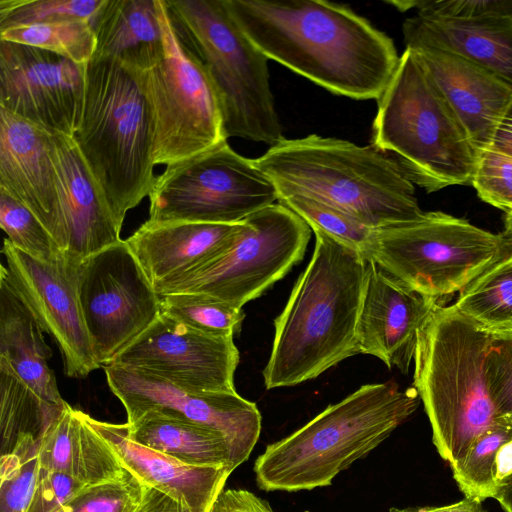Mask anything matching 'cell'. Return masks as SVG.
<instances>
[{
    "label": "cell",
    "instance_id": "obj_26",
    "mask_svg": "<svg viewBox=\"0 0 512 512\" xmlns=\"http://www.w3.org/2000/svg\"><path fill=\"white\" fill-rule=\"evenodd\" d=\"M38 321L0 278V367L9 369L45 401L63 405L56 378L48 366L52 351Z\"/></svg>",
    "mask_w": 512,
    "mask_h": 512
},
{
    "label": "cell",
    "instance_id": "obj_33",
    "mask_svg": "<svg viewBox=\"0 0 512 512\" xmlns=\"http://www.w3.org/2000/svg\"><path fill=\"white\" fill-rule=\"evenodd\" d=\"M512 437V420L501 418L479 435L465 454L451 464L453 478L466 498H494L493 468L499 447Z\"/></svg>",
    "mask_w": 512,
    "mask_h": 512
},
{
    "label": "cell",
    "instance_id": "obj_44",
    "mask_svg": "<svg viewBox=\"0 0 512 512\" xmlns=\"http://www.w3.org/2000/svg\"><path fill=\"white\" fill-rule=\"evenodd\" d=\"M138 512H192L187 505L169 495L146 486L144 499Z\"/></svg>",
    "mask_w": 512,
    "mask_h": 512
},
{
    "label": "cell",
    "instance_id": "obj_2",
    "mask_svg": "<svg viewBox=\"0 0 512 512\" xmlns=\"http://www.w3.org/2000/svg\"><path fill=\"white\" fill-rule=\"evenodd\" d=\"M309 264L274 321L266 389L312 380L359 354L358 319L370 260L318 230Z\"/></svg>",
    "mask_w": 512,
    "mask_h": 512
},
{
    "label": "cell",
    "instance_id": "obj_9",
    "mask_svg": "<svg viewBox=\"0 0 512 512\" xmlns=\"http://www.w3.org/2000/svg\"><path fill=\"white\" fill-rule=\"evenodd\" d=\"M156 6L160 53L149 66L134 70L152 118L154 164L168 166L227 138L220 100L204 64L181 37L166 0H156Z\"/></svg>",
    "mask_w": 512,
    "mask_h": 512
},
{
    "label": "cell",
    "instance_id": "obj_45",
    "mask_svg": "<svg viewBox=\"0 0 512 512\" xmlns=\"http://www.w3.org/2000/svg\"><path fill=\"white\" fill-rule=\"evenodd\" d=\"M512 480V437L498 449L493 468L495 495ZM494 495V497H495Z\"/></svg>",
    "mask_w": 512,
    "mask_h": 512
},
{
    "label": "cell",
    "instance_id": "obj_16",
    "mask_svg": "<svg viewBox=\"0 0 512 512\" xmlns=\"http://www.w3.org/2000/svg\"><path fill=\"white\" fill-rule=\"evenodd\" d=\"M87 64L0 40V108L72 136L84 105Z\"/></svg>",
    "mask_w": 512,
    "mask_h": 512
},
{
    "label": "cell",
    "instance_id": "obj_38",
    "mask_svg": "<svg viewBox=\"0 0 512 512\" xmlns=\"http://www.w3.org/2000/svg\"><path fill=\"white\" fill-rule=\"evenodd\" d=\"M488 394L499 419L512 417V327L490 331L485 356Z\"/></svg>",
    "mask_w": 512,
    "mask_h": 512
},
{
    "label": "cell",
    "instance_id": "obj_7",
    "mask_svg": "<svg viewBox=\"0 0 512 512\" xmlns=\"http://www.w3.org/2000/svg\"><path fill=\"white\" fill-rule=\"evenodd\" d=\"M373 143L426 192L471 183L479 152L424 65L409 48L377 99Z\"/></svg>",
    "mask_w": 512,
    "mask_h": 512
},
{
    "label": "cell",
    "instance_id": "obj_48",
    "mask_svg": "<svg viewBox=\"0 0 512 512\" xmlns=\"http://www.w3.org/2000/svg\"><path fill=\"white\" fill-rule=\"evenodd\" d=\"M493 499L498 501L504 512H512V480Z\"/></svg>",
    "mask_w": 512,
    "mask_h": 512
},
{
    "label": "cell",
    "instance_id": "obj_52",
    "mask_svg": "<svg viewBox=\"0 0 512 512\" xmlns=\"http://www.w3.org/2000/svg\"><path fill=\"white\" fill-rule=\"evenodd\" d=\"M56 512H66L62 507L58 509Z\"/></svg>",
    "mask_w": 512,
    "mask_h": 512
},
{
    "label": "cell",
    "instance_id": "obj_43",
    "mask_svg": "<svg viewBox=\"0 0 512 512\" xmlns=\"http://www.w3.org/2000/svg\"><path fill=\"white\" fill-rule=\"evenodd\" d=\"M209 512H274L270 504L245 489L222 490Z\"/></svg>",
    "mask_w": 512,
    "mask_h": 512
},
{
    "label": "cell",
    "instance_id": "obj_42",
    "mask_svg": "<svg viewBox=\"0 0 512 512\" xmlns=\"http://www.w3.org/2000/svg\"><path fill=\"white\" fill-rule=\"evenodd\" d=\"M85 487L69 475L40 467L36 488L26 512H56Z\"/></svg>",
    "mask_w": 512,
    "mask_h": 512
},
{
    "label": "cell",
    "instance_id": "obj_4",
    "mask_svg": "<svg viewBox=\"0 0 512 512\" xmlns=\"http://www.w3.org/2000/svg\"><path fill=\"white\" fill-rule=\"evenodd\" d=\"M415 389L393 381L365 384L287 437L267 445L254 462L258 487L297 492L327 487L364 458L417 409Z\"/></svg>",
    "mask_w": 512,
    "mask_h": 512
},
{
    "label": "cell",
    "instance_id": "obj_27",
    "mask_svg": "<svg viewBox=\"0 0 512 512\" xmlns=\"http://www.w3.org/2000/svg\"><path fill=\"white\" fill-rule=\"evenodd\" d=\"M93 28L96 48L92 60H115L126 67L143 69L161 50L156 0H105Z\"/></svg>",
    "mask_w": 512,
    "mask_h": 512
},
{
    "label": "cell",
    "instance_id": "obj_19",
    "mask_svg": "<svg viewBox=\"0 0 512 512\" xmlns=\"http://www.w3.org/2000/svg\"><path fill=\"white\" fill-rule=\"evenodd\" d=\"M438 303L370 261L358 319L359 354L375 356L406 374L419 334Z\"/></svg>",
    "mask_w": 512,
    "mask_h": 512
},
{
    "label": "cell",
    "instance_id": "obj_22",
    "mask_svg": "<svg viewBox=\"0 0 512 512\" xmlns=\"http://www.w3.org/2000/svg\"><path fill=\"white\" fill-rule=\"evenodd\" d=\"M68 234L65 257L75 262L121 240L103 194L72 136L54 134Z\"/></svg>",
    "mask_w": 512,
    "mask_h": 512
},
{
    "label": "cell",
    "instance_id": "obj_3",
    "mask_svg": "<svg viewBox=\"0 0 512 512\" xmlns=\"http://www.w3.org/2000/svg\"><path fill=\"white\" fill-rule=\"evenodd\" d=\"M253 162L277 191L315 197L373 229L424 214L414 184L395 158L372 144L316 134L283 138Z\"/></svg>",
    "mask_w": 512,
    "mask_h": 512
},
{
    "label": "cell",
    "instance_id": "obj_35",
    "mask_svg": "<svg viewBox=\"0 0 512 512\" xmlns=\"http://www.w3.org/2000/svg\"><path fill=\"white\" fill-rule=\"evenodd\" d=\"M0 225L12 245L35 259L55 262L65 256L37 216L1 191Z\"/></svg>",
    "mask_w": 512,
    "mask_h": 512
},
{
    "label": "cell",
    "instance_id": "obj_39",
    "mask_svg": "<svg viewBox=\"0 0 512 512\" xmlns=\"http://www.w3.org/2000/svg\"><path fill=\"white\" fill-rule=\"evenodd\" d=\"M146 485L132 476L123 481L87 486L62 508L66 512H138Z\"/></svg>",
    "mask_w": 512,
    "mask_h": 512
},
{
    "label": "cell",
    "instance_id": "obj_23",
    "mask_svg": "<svg viewBox=\"0 0 512 512\" xmlns=\"http://www.w3.org/2000/svg\"><path fill=\"white\" fill-rule=\"evenodd\" d=\"M406 47L443 49L485 68L512 88V16L474 20L415 16L402 24Z\"/></svg>",
    "mask_w": 512,
    "mask_h": 512
},
{
    "label": "cell",
    "instance_id": "obj_24",
    "mask_svg": "<svg viewBox=\"0 0 512 512\" xmlns=\"http://www.w3.org/2000/svg\"><path fill=\"white\" fill-rule=\"evenodd\" d=\"M239 226L240 222L211 224L147 220L126 242L154 285L214 256L232 240Z\"/></svg>",
    "mask_w": 512,
    "mask_h": 512
},
{
    "label": "cell",
    "instance_id": "obj_20",
    "mask_svg": "<svg viewBox=\"0 0 512 512\" xmlns=\"http://www.w3.org/2000/svg\"><path fill=\"white\" fill-rule=\"evenodd\" d=\"M415 52L480 153L490 148L495 131L512 105V88L474 62L452 52L406 47Z\"/></svg>",
    "mask_w": 512,
    "mask_h": 512
},
{
    "label": "cell",
    "instance_id": "obj_8",
    "mask_svg": "<svg viewBox=\"0 0 512 512\" xmlns=\"http://www.w3.org/2000/svg\"><path fill=\"white\" fill-rule=\"evenodd\" d=\"M181 37L217 91L226 138L270 146L284 138L271 91L268 58L231 17L225 0H168Z\"/></svg>",
    "mask_w": 512,
    "mask_h": 512
},
{
    "label": "cell",
    "instance_id": "obj_34",
    "mask_svg": "<svg viewBox=\"0 0 512 512\" xmlns=\"http://www.w3.org/2000/svg\"><path fill=\"white\" fill-rule=\"evenodd\" d=\"M160 299L161 313L209 336L233 337L245 318L242 309L202 293H172Z\"/></svg>",
    "mask_w": 512,
    "mask_h": 512
},
{
    "label": "cell",
    "instance_id": "obj_46",
    "mask_svg": "<svg viewBox=\"0 0 512 512\" xmlns=\"http://www.w3.org/2000/svg\"><path fill=\"white\" fill-rule=\"evenodd\" d=\"M489 149L512 158V105L500 121Z\"/></svg>",
    "mask_w": 512,
    "mask_h": 512
},
{
    "label": "cell",
    "instance_id": "obj_12",
    "mask_svg": "<svg viewBox=\"0 0 512 512\" xmlns=\"http://www.w3.org/2000/svg\"><path fill=\"white\" fill-rule=\"evenodd\" d=\"M149 198V221L236 224L275 203L273 182L227 140L166 166Z\"/></svg>",
    "mask_w": 512,
    "mask_h": 512
},
{
    "label": "cell",
    "instance_id": "obj_5",
    "mask_svg": "<svg viewBox=\"0 0 512 512\" xmlns=\"http://www.w3.org/2000/svg\"><path fill=\"white\" fill-rule=\"evenodd\" d=\"M121 230L156 177L153 124L137 72L115 60L87 64L85 99L72 135Z\"/></svg>",
    "mask_w": 512,
    "mask_h": 512
},
{
    "label": "cell",
    "instance_id": "obj_50",
    "mask_svg": "<svg viewBox=\"0 0 512 512\" xmlns=\"http://www.w3.org/2000/svg\"><path fill=\"white\" fill-rule=\"evenodd\" d=\"M504 224V233L512 236V212L506 214Z\"/></svg>",
    "mask_w": 512,
    "mask_h": 512
},
{
    "label": "cell",
    "instance_id": "obj_25",
    "mask_svg": "<svg viewBox=\"0 0 512 512\" xmlns=\"http://www.w3.org/2000/svg\"><path fill=\"white\" fill-rule=\"evenodd\" d=\"M37 456L42 469L69 475L85 486L133 476L88 423L87 414L68 403L41 438Z\"/></svg>",
    "mask_w": 512,
    "mask_h": 512
},
{
    "label": "cell",
    "instance_id": "obj_28",
    "mask_svg": "<svg viewBox=\"0 0 512 512\" xmlns=\"http://www.w3.org/2000/svg\"><path fill=\"white\" fill-rule=\"evenodd\" d=\"M126 425L133 441L180 462L234 471L224 436L211 428L158 411L146 412Z\"/></svg>",
    "mask_w": 512,
    "mask_h": 512
},
{
    "label": "cell",
    "instance_id": "obj_10",
    "mask_svg": "<svg viewBox=\"0 0 512 512\" xmlns=\"http://www.w3.org/2000/svg\"><path fill=\"white\" fill-rule=\"evenodd\" d=\"M494 234L440 211L375 230L367 259L411 289L439 299L460 292L504 254Z\"/></svg>",
    "mask_w": 512,
    "mask_h": 512
},
{
    "label": "cell",
    "instance_id": "obj_18",
    "mask_svg": "<svg viewBox=\"0 0 512 512\" xmlns=\"http://www.w3.org/2000/svg\"><path fill=\"white\" fill-rule=\"evenodd\" d=\"M0 191L30 209L65 254L68 234L54 134L2 108Z\"/></svg>",
    "mask_w": 512,
    "mask_h": 512
},
{
    "label": "cell",
    "instance_id": "obj_14",
    "mask_svg": "<svg viewBox=\"0 0 512 512\" xmlns=\"http://www.w3.org/2000/svg\"><path fill=\"white\" fill-rule=\"evenodd\" d=\"M111 392L121 401L127 422L158 411L211 428L227 442L232 469L245 462L261 432L256 404L233 392H192L153 375L118 365L104 366Z\"/></svg>",
    "mask_w": 512,
    "mask_h": 512
},
{
    "label": "cell",
    "instance_id": "obj_36",
    "mask_svg": "<svg viewBox=\"0 0 512 512\" xmlns=\"http://www.w3.org/2000/svg\"><path fill=\"white\" fill-rule=\"evenodd\" d=\"M38 445L24 440L0 460V512H26L39 475Z\"/></svg>",
    "mask_w": 512,
    "mask_h": 512
},
{
    "label": "cell",
    "instance_id": "obj_30",
    "mask_svg": "<svg viewBox=\"0 0 512 512\" xmlns=\"http://www.w3.org/2000/svg\"><path fill=\"white\" fill-rule=\"evenodd\" d=\"M453 305L488 331L512 327V265L505 252L459 292Z\"/></svg>",
    "mask_w": 512,
    "mask_h": 512
},
{
    "label": "cell",
    "instance_id": "obj_47",
    "mask_svg": "<svg viewBox=\"0 0 512 512\" xmlns=\"http://www.w3.org/2000/svg\"><path fill=\"white\" fill-rule=\"evenodd\" d=\"M399 510L400 512H486L482 506V502L466 497L459 502L446 506L409 507L404 509L399 508Z\"/></svg>",
    "mask_w": 512,
    "mask_h": 512
},
{
    "label": "cell",
    "instance_id": "obj_31",
    "mask_svg": "<svg viewBox=\"0 0 512 512\" xmlns=\"http://www.w3.org/2000/svg\"><path fill=\"white\" fill-rule=\"evenodd\" d=\"M0 40L46 50L78 64L89 63L96 48L93 25L82 19L6 27L0 29Z\"/></svg>",
    "mask_w": 512,
    "mask_h": 512
},
{
    "label": "cell",
    "instance_id": "obj_32",
    "mask_svg": "<svg viewBox=\"0 0 512 512\" xmlns=\"http://www.w3.org/2000/svg\"><path fill=\"white\" fill-rule=\"evenodd\" d=\"M280 203L318 230L367 256L375 230L346 211L298 192L277 191ZM367 258V257H366Z\"/></svg>",
    "mask_w": 512,
    "mask_h": 512
},
{
    "label": "cell",
    "instance_id": "obj_1",
    "mask_svg": "<svg viewBox=\"0 0 512 512\" xmlns=\"http://www.w3.org/2000/svg\"><path fill=\"white\" fill-rule=\"evenodd\" d=\"M268 58L331 93L378 99L400 56L393 40L350 7L325 0H225Z\"/></svg>",
    "mask_w": 512,
    "mask_h": 512
},
{
    "label": "cell",
    "instance_id": "obj_21",
    "mask_svg": "<svg viewBox=\"0 0 512 512\" xmlns=\"http://www.w3.org/2000/svg\"><path fill=\"white\" fill-rule=\"evenodd\" d=\"M88 423L106 441L122 466L144 485L184 503L192 512H209L232 473L227 467H199L133 441L125 424Z\"/></svg>",
    "mask_w": 512,
    "mask_h": 512
},
{
    "label": "cell",
    "instance_id": "obj_17",
    "mask_svg": "<svg viewBox=\"0 0 512 512\" xmlns=\"http://www.w3.org/2000/svg\"><path fill=\"white\" fill-rule=\"evenodd\" d=\"M238 362L233 337L209 336L161 313L109 365L135 369L192 392H233Z\"/></svg>",
    "mask_w": 512,
    "mask_h": 512
},
{
    "label": "cell",
    "instance_id": "obj_15",
    "mask_svg": "<svg viewBox=\"0 0 512 512\" xmlns=\"http://www.w3.org/2000/svg\"><path fill=\"white\" fill-rule=\"evenodd\" d=\"M5 263L0 278L32 312L40 327L56 343L63 371L71 378H85L101 366L97 362L81 311L77 291L80 262L67 257L55 262L35 259L5 238Z\"/></svg>",
    "mask_w": 512,
    "mask_h": 512
},
{
    "label": "cell",
    "instance_id": "obj_41",
    "mask_svg": "<svg viewBox=\"0 0 512 512\" xmlns=\"http://www.w3.org/2000/svg\"><path fill=\"white\" fill-rule=\"evenodd\" d=\"M391 4L405 11L416 8L423 16L474 20L496 16H512V0H421L393 1Z\"/></svg>",
    "mask_w": 512,
    "mask_h": 512
},
{
    "label": "cell",
    "instance_id": "obj_53",
    "mask_svg": "<svg viewBox=\"0 0 512 512\" xmlns=\"http://www.w3.org/2000/svg\"><path fill=\"white\" fill-rule=\"evenodd\" d=\"M510 419L512 420V417Z\"/></svg>",
    "mask_w": 512,
    "mask_h": 512
},
{
    "label": "cell",
    "instance_id": "obj_29",
    "mask_svg": "<svg viewBox=\"0 0 512 512\" xmlns=\"http://www.w3.org/2000/svg\"><path fill=\"white\" fill-rule=\"evenodd\" d=\"M66 404L45 401L9 369L0 367L1 455L24 440L40 442Z\"/></svg>",
    "mask_w": 512,
    "mask_h": 512
},
{
    "label": "cell",
    "instance_id": "obj_49",
    "mask_svg": "<svg viewBox=\"0 0 512 512\" xmlns=\"http://www.w3.org/2000/svg\"><path fill=\"white\" fill-rule=\"evenodd\" d=\"M503 235L505 237L504 252H505L509 262L512 265V236L507 235L504 232H503Z\"/></svg>",
    "mask_w": 512,
    "mask_h": 512
},
{
    "label": "cell",
    "instance_id": "obj_11",
    "mask_svg": "<svg viewBox=\"0 0 512 512\" xmlns=\"http://www.w3.org/2000/svg\"><path fill=\"white\" fill-rule=\"evenodd\" d=\"M311 232L291 209L274 203L242 220L232 240L214 256L154 284V289L159 296L202 293L242 309L303 259Z\"/></svg>",
    "mask_w": 512,
    "mask_h": 512
},
{
    "label": "cell",
    "instance_id": "obj_6",
    "mask_svg": "<svg viewBox=\"0 0 512 512\" xmlns=\"http://www.w3.org/2000/svg\"><path fill=\"white\" fill-rule=\"evenodd\" d=\"M490 331L439 303L422 328L413 385L424 404L432 441L449 465L499 418L488 394L485 356Z\"/></svg>",
    "mask_w": 512,
    "mask_h": 512
},
{
    "label": "cell",
    "instance_id": "obj_40",
    "mask_svg": "<svg viewBox=\"0 0 512 512\" xmlns=\"http://www.w3.org/2000/svg\"><path fill=\"white\" fill-rule=\"evenodd\" d=\"M484 202L512 212V158L491 149L479 153L471 181Z\"/></svg>",
    "mask_w": 512,
    "mask_h": 512
},
{
    "label": "cell",
    "instance_id": "obj_51",
    "mask_svg": "<svg viewBox=\"0 0 512 512\" xmlns=\"http://www.w3.org/2000/svg\"><path fill=\"white\" fill-rule=\"evenodd\" d=\"M389 512H400L399 508H391Z\"/></svg>",
    "mask_w": 512,
    "mask_h": 512
},
{
    "label": "cell",
    "instance_id": "obj_37",
    "mask_svg": "<svg viewBox=\"0 0 512 512\" xmlns=\"http://www.w3.org/2000/svg\"><path fill=\"white\" fill-rule=\"evenodd\" d=\"M105 0H1L0 29L15 25L82 19L92 23Z\"/></svg>",
    "mask_w": 512,
    "mask_h": 512
},
{
    "label": "cell",
    "instance_id": "obj_13",
    "mask_svg": "<svg viewBox=\"0 0 512 512\" xmlns=\"http://www.w3.org/2000/svg\"><path fill=\"white\" fill-rule=\"evenodd\" d=\"M77 291L100 366L109 365L161 314V299L126 240L84 258Z\"/></svg>",
    "mask_w": 512,
    "mask_h": 512
}]
</instances>
